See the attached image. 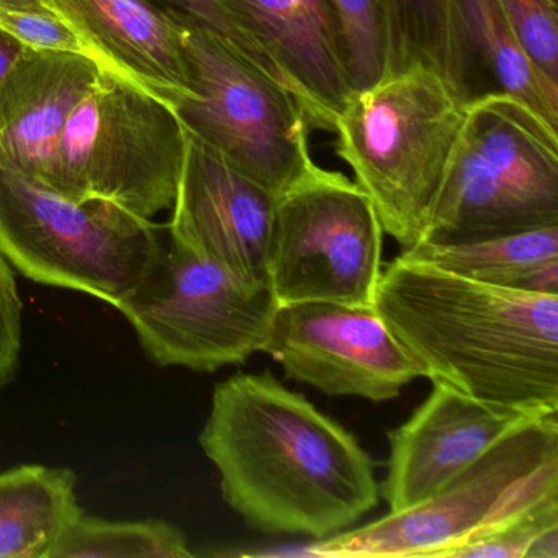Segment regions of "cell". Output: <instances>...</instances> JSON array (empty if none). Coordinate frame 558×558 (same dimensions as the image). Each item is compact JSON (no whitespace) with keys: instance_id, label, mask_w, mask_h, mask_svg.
<instances>
[{"instance_id":"cell-1","label":"cell","mask_w":558,"mask_h":558,"mask_svg":"<svg viewBox=\"0 0 558 558\" xmlns=\"http://www.w3.org/2000/svg\"><path fill=\"white\" fill-rule=\"evenodd\" d=\"M198 444L227 505L263 534L319 541L380 502L374 460L354 434L270 372L220 381Z\"/></svg>"},{"instance_id":"cell-22","label":"cell","mask_w":558,"mask_h":558,"mask_svg":"<svg viewBox=\"0 0 558 558\" xmlns=\"http://www.w3.org/2000/svg\"><path fill=\"white\" fill-rule=\"evenodd\" d=\"M338 22L352 89L371 86L387 73L384 0H329Z\"/></svg>"},{"instance_id":"cell-14","label":"cell","mask_w":558,"mask_h":558,"mask_svg":"<svg viewBox=\"0 0 558 558\" xmlns=\"http://www.w3.org/2000/svg\"><path fill=\"white\" fill-rule=\"evenodd\" d=\"M302 102L310 125L332 132L351 94L338 22L329 0H220Z\"/></svg>"},{"instance_id":"cell-10","label":"cell","mask_w":558,"mask_h":558,"mask_svg":"<svg viewBox=\"0 0 558 558\" xmlns=\"http://www.w3.org/2000/svg\"><path fill=\"white\" fill-rule=\"evenodd\" d=\"M276 306L267 290H251L171 244L146 282L116 308L159 367L215 372L264 351Z\"/></svg>"},{"instance_id":"cell-23","label":"cell","mask_w":558,"mask_h":558,"mask_svg":"<svg viewBox=\"0 0 558 558\" xmlns=\"http://www.w3.org/2000/svg\"><path fill=\"white\" fill-rule=\"evenodd\" d=\"M558 558V501L547 502L521 521L473 542L456 558Z\"/></svg>"},{"instance_id":"cell-15","label":"cell","mask_w":558,"mask_h":558,"mask_svg":"<svg viewBox=\"0 0 558 558\" xmlns=\"http://www.w3.org/2000/svg\"><path fill=\"white\" fill-rule=\"evenodd\" d=\"M100 66L168 104L192 96L187 24L153 0H47Z\"/></svg>"},{"instance_id":"cell-25","label":"cell","mask_w":558,"mask_h":558,"mask_svg":"<svg viewBox=\"0 0 558 558\" xmlns=\"http://www.w3.org/2000/svg\"><path fill=\"white\" fill-rule=\"evenodd\" d=\"M529 60L558 84V0H498Z\"/></svg>"},{"instance_id":"cell-8","label":"cell","mask_w":558,"mask_h":558,"mask_svg":"<svg viewBox=\"0 0 558 558\" xmlns=\"http://www.w3.org/2000/svg\"><path fill=\"white\" fill-rule=\"evenodd\" d=\"M185 48L194 93L172 104L185 132L276 197L318 174L308 116L289 87L189 24Z\"/></svg>"},{"instance_id":"cell-4","label":"cell","mask_w":558,"mask_h":558,"mask_svg":"<svg viewBox=\"0 0 558 558\" xmlns=\"http://www.w3.org/2000/svg\"><path fill=\"white\" fill-rule=\"evenodd\" d=\"M558 501V413L532 416L439 492L362 527L312 541L318 558H456L547 502Z\"/></svg>"},{"instance_id":"cell-7","label":"cell","mask_w":558,"mask_h":558,"mask_svg":"<svg viewBox=\"0 0 558 558\" xmlns=\"http://www.w3.org/2000/svg\"><path fill=\"white\" fill-rule=\"evenodd\" d=\"M185 149L171 104L102 68L68 120L53 189L153 220L174 205Z\"/></svg>"},{"instance_id":"cell-20","label":"cell","mask_w":558,"mask_h":558,"mask_svg":"<svg viewBox=\"0 0 558 558\" xmlns=\"http://www.w3.org/2000/svg\"><path fill=\"white\" fill-rule=\"evenodd\" d=\"M384 15L387 73L421 64L446 77L457 90L453 0H384Z\"/></svg>"},{"instance_id":"cell-6","label":"cell","mask_w":558,"mask_h":558,"mask_svg":"<svg viewBox=\"0 0 558 558\" xmlns=\"http://www.w3.org/2000/svg\"><path fill=\"white\" fill-rule=\"evenodd\" d=\"M159 227L107 201H74L0 168V257L41 286L120 305L162 253Z\"/></svg>"},{"instance_id":"cell-2","label":"cell","mask_w":558,"mask_h":558,"mask_svg":"<svg viewBox=\"0 0 558 558\" xmlns=\"http://www.w3.org/2000/svg\"><path fill=\"white\" fill-rule=\"evenodd\" d=\"M375 312L421 377L531 416L558 413V295L480 282L398 254Z\"/></svg>"},{"instance_id":"cell-19","label":"cell","mask_w":558,"mask_h":558,"mask_svg":"<svg viewBox=\"0 0 558 558\" xmlns=\"http://www.w3.org/2000/svg\"><path fill=\"white\" fill-rule=\"evenodd\" d=\"M400 254L495 286L518 287L538 267L558 260V227L469 243H420Z\"/></svg>"},{"instance_id":"cell-18","label":"cell","mask_w":558,"mask_h":558,"mask_svg":"<svg viewBox=\"0 0 558 558\" xmlns=\"http://www.w3.org/2000/svg\"><path fill=\"white\" fill-rule=\"evenodd\" d=\"M70 469L22 465L0 472V558H50L83 514Z\"/></svg>"},{"instance_id":"cell-9","label":"cell","mask_w":558,"mask_h":558,"mask_svg":"<svg viewBox=\"0 0 558 558\" xmlns=\"http://www.w3.org/2000/svg\"><path fill=\"white\" fill-rule=\"evenodd\" d=\"M384 228L371 198L341 172L319 169L277 198L267 256L276 305L374 306Z\"/></svg>"},{"instance_id":"cell-28","label":"cell","mask_w":558,"mask_h":558,"mask_svg":"<svg viewBox=\"0 0 558 558\" xmlns=\"http://www.w3.org/2000/svg\"><path fill=\"white\" fill-rule=\"evenodd\" d=\"M27 50L28 48H25L17 38L0 28V89Z\"/></svg>"},{"instance_id":"cell-3","label":"cell","mask_w":558,"mask_h":558,"mask_svg":"<svg viewBox=\"0 0 558 558\" xmlns=\"http://www.w3.org/2000/svg\"><path fill=\"white\" fill-rule=\"evenodd\" d=\"M466 109L446 77L416 64L352 89L336 116V153L403 250L423 241Z\"/></svg>"},{"instance_id":"cell-5","label":"cell","mask_w":558,"mask_h":558,"mask_svg":"<svg viewBox=\"0 0 558 558\" xmlns=\"http://www.w3.org/2000/svg\"><path fill=\"white\" fill-rule=\"evenodd\" d=\"M547 227H558L557 129L508 94L472 100L421 243Z\"/></svg>"},{"instance_id":"cell-29","label":"cell","mask_w":558,"mask_h":558,"mask_svg":"<svg viewBox=\"0 0 558 558\" xmlns=\"http://www.w3.org/2000/svg\"><path fill=\"white\" fill-rule=\"evenodd\" d=\"M519 289L531 290V292L538 293H555V295H558V260L557 263L538 267L537 270L529 274V276L522 280Z\"/></svg>"},{"instance_id":"cell-13","label":"cell","mask_w":558,"mask_h":558,"mask_svg":"<svg viewBox=\"0 0 558 558\" xmlns=\"http://www.w3.org/2000/svg\"><path fill=\"white\" fill-rule=\"evenodd\" d=\"M529 417L433 385L410 420L388 433L390 459L380 495L390 512L413 508L439 492Z\"/></svg>"},{"instance_id":"cell-26","label":"cell","mask_w":558,"mask_h":558,"mask_svg":"<svg viewBox=\"0 0 558 558\" xmlns=\"http://www.w3.org/2000/svg\"><path fill=\"white\" fill-rule=\"evenodd\" d=\"M153 2L161 5L175 17L181 19L185 24L214 35L218 40L228 45L234 53L240 54L244 60L250 61L254 66L259 68L260 71L283 84L282 77L277 73L272 63L257 50L256 45L231 21L230 15L220 4V0H153Z\"/></svg>"},{"instance_id":"cell-21","label":"cell","mask_w":558,"mask_h":558,"mask_svg":"<svg viewBox=\"0 0 558 558\" xmlns=\"http://www.w3.org/2000/svg\"><path fill=\"white\" fill-rule=\"evenodd\" d=\"M187 538L171 522L107 521L81 514L50 558H191Z\"/></svg>"},{"instance_id":"cell-17","label":"cell","mask_w":558,"mask_h":558,"mask_svg":"<svg viewBox=\"0 0 558 558\" xmlns=\"http://www.w3.org/2000/svg\"><path fill=\"white\" fill-rule=\"evenodd\" d=\"M453 15L460 96L508 94L557 129L558 84L529 60L498 0H453Z\"/></svg>"},{"instance_id":"cell-11","label":"cell","mask_w":558,"mask_h":558,"mask_svg":"<svg viewBox=\"0 0 558 558\" xmlns=\"http://www.w3.org/2000/svg\"><path fill=\"white\" fill-rule=\"evenodd\" d=\"M323 393L381 403L421 377L374 306L308 302L274 310L264 351Z\"/></svg>"},{"instance_id":"cell-24","label":"cell","mask_w":558,"mask_h":558,"mask_svg":"<svg viewBox=\"0 0 558 558\" xmlns=\"http://www.w3.org/2000/svg\"><path fill=\"white\" fill-rule=\"evenodd\" d=\"M0 28L17 38L28 50L66 51L93 57L47 0H0Z\"/></svg>"},{"instance_id":"cell-16","label":"cell","mask_w":558,"mask_h":558,"mask_svg":"<svg viewBox=\"0 0 558 558\" xmlns=\"http://www.w3.org/2000/svg\"><path fill=\"white\" fill-rule=\"evenodd\" d=\"M100 71L89 54L25 51L0 89V168L53 189L68 120Z\"/></svg>"},{"instance_id":"cell-12","label":"cell","mask_w":558,"mask_h":558,"mask_svg":"<svg viewBox=\"0 0 558 558\" xmlns=\"http://www.w3.org/2000/svg\"><path fill=\"white\" fill-rule=\"evenodd\" d=\"M277 198L187 132L168 225L171 244L217 264L251 290L266 292Z\"/></svg>"},{"instance_id":"cell-27","label":"cell","mask_w":558,"mask_h":558,"mask_svg":"<svg viewBox=\"0 0 558 558\" xmlns=\"http://www.w3.org/2000/svg\"><path fill=\"white\" fill-rule=\"evenodd\" d=\"M24 303L14 270L0 257V391L17 374L22 352Z\"/></svg>"}]
</instances>
